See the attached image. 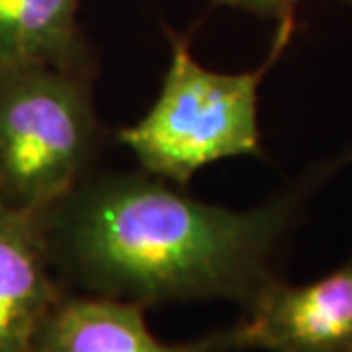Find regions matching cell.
Instances as JSON below:
<instances>
[{
    "label": "cell",
    "instance_id": "7",
    "mask_svg": "<svg viewBox=\"0 0 352 352\" xmlns=\"http://www.w3.org/2000/svg\"><path fill=\"white\" fill-rule=\"evenodd\" d=\"M78 8L80 0H0V69L45 65L94 75Z\"/></svg>",
    "mask_w": 352,
    "mask_h": 352
},
{
    "label": "cell",
    "instance_id": "8",
    "mask_svg": "<svg viewBox=\"0 0 352 352\" xmlns=\"http://www.w3.org/2000/svg\"><path fill=\"white\" fill-rule=\"evenodd\" d=\"M210 2L282 22V20L296 18V8L302 0H210ZM337 2H342L352 8V0H337Z\"/></svg>",
    "mask_w": 352,
    "mask_h": 352
},
{
    "label": "cell",
    "instance_id": "3",
    "mask_svg": "<svg viewBox=\"0 0 352 352\" xmlns=\"http://www.w3.org/2000/svg\"><path fill=\"white\" fill-rule=\"evenodd\" d=\"M92 76L45 65L0 69V204L45 214L87 178L102 145Z\"/></svg>",
    "mask_w": 352,
    "mask_h": 352
},
{
    "label": "cell",
    "instance_id": "4",
    "mask_svg": "<svg viewBox=\"0 0 352 352\" xmlns=\"http://www.w3.org/2000/svg\"><path fill=\"white\" fill-rule=\"evenodd\" d=\"M245 309L239 351L352 352V258L309 284L274 276Z\"/></svg>",
    "mask_w": 352,
    "mask_h": 352
},
{
    "label": "cell",
    "instance_id": "1",
    "mask_svg": "<svg viewBox=\"0 0 352 352\" xmlns=\"http://www.w3.org/2000/svg\"><path fill=\"white\" fill-rule=\"evenodd\" d=\"M352 151L314 166L249 212L204 204L149 173L87 176L41 214L55 272L141 305L223 298L245 307L274 278L272 258L303 206Z\"/></svg>",
    "mask_w": 352,
    "mask_h": 352
},
{
    "label": "cell",
    "instance_id": "2",
    "mask_svg": "<svg viewBox=\"0 0 352 352\" xmlns=\"http://www.w3.org/2000/svg\"><path fill=\"white\" fill-rule=\"evenodd\" d=\"M296 32V18L278 22L261 67L249 73H214L194 59L190 34L168 30L170 63L157 100L138 124L118 131L145 173L176 186L206 164L227 157H264L258 88Z\"/></svg>",
    "mask_w": 352,
    "mask_h": 352
},
{
    "label": "cell",
    "instance_id": "5",
    "mask_svg": "<svg viewBox=\"0 0 352 352\" xmlns=\"http://www.w3.org/2000/svg\"><path fill=\"white\" fill-rule=\"evenodd\" d=\"M63 296L41 215L0 204V352H36Z\"/></svg>",
    "mask_w": 352,
    "mask_h": 352
},
{
    "label": "cell",
    "instance_id": "6",
    "mask_svg": "<svg viewBox=\"0 0 352 352\" xmlns=\"http://www.w3.org/2000/svg\"><path fill=\"white\" fill-rule=\"evenodd\" d=\"M235 327L198 340L161 342L145 323V305L110 296H67L41 329L36 352H235Z\"/></svg>",
    "mask_w": 352,
    "mask_h": 352
}]
</instances>
